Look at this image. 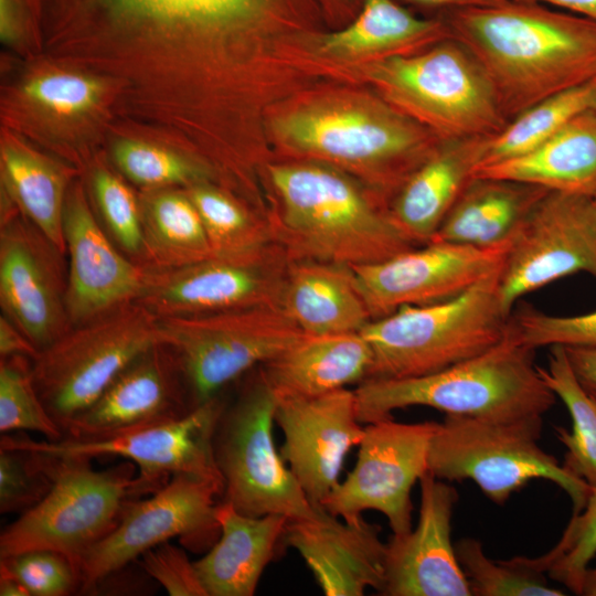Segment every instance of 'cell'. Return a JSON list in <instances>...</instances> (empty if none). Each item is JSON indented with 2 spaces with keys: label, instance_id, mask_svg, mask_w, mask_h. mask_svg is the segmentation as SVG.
Segmentation results:
<instances>
[{
  "label": "cell",
  "instance_id": "cell-1",
  "mask_svg": "<svg viewBox=\"0 0 596 596\" xmlns=\"http://www.w3.org/2000/svg\"><path fill=\"white\" fill-rule=\"evenodd\" d=\"M438 18L480 63L508 121L596 78V22L585 17L501 0Z\"/></svg>",
  "mask_w": 596,
  "mask_h": 596
},
{
  "label": "cell",
  "instance_id": "cell-2",
  "mask_svg": "<svg viewBox=\"0 0 596 596\" xmlns=\"http://www.w3.org/2000/svg\"><path fill=\"white\" fill-rule=\"evenodd\" d=\"M276 199L266 215L274 243L291 259L350 267L374 264L415 246L380 202L345 173L317 163L267 166Z\"/></svg>",
  "mask_w": 596,
  "mask_h": 596
},
{
  "label": "cell",
  "instance_id": "cell-3",
  "mask_svg": "<svg viewBox=\"0 0 596 596\" xmlns=\"http://www.w3.org/2000/svg\"><path fill=\"white\" fill-rule=\"evenodd\" d=\"M535 350L510 331L488 351L445 370L406 379H370L354 390L362 424L396 409L426 406L485 419L543 416L556 402L534 362Z\"/></svg>",
  "mask_w": 596,
  "mask_h": 596
},
{
  "label": "cell",
  "instance_id": "cell-4",
  "mask_svg": "<svg viewBox=\"0 0 596 596\" xmlns=\"http://www.w3.org/2000/svg\"><path fill=\"white\" fill-rule=\"evenodd\" d=\"M500 270L454 298L403 306L371 320L360 331L373 356L366 380L435 373L498 344L510 318L499 292Z\"/></svg>",
  "mask_w": 596,
  "mask_h": 596
},
{
  "label": "cell",
  "instance_id": "cell-5",
  "mask_svg": "<svg viewBox=\"0 0 596 596\" xmlns=\"http://www.w3.org/2000/svg\"><path fill=\"white\" fill-rule=\"evenodd\" d=\"M39 454L52 486L38 504L2 530L0 557L51 550L67 556L81 573L87 552L117 526L127 504L145 494L137 467L124 460L96 470L86 457Z\"/></svg>",
  "mask_w": 596,
  "mask_h": 596
},
{
  "label": "cell",
  "instance_id": "cell-6",
  "mask_svg": "<svg viewBox=\"0 0 596 596\" xmlns=\"http://www.w3.org/2000/svg\"><path fill=\"white\" fill-rule=\"evenodd\" d=\"M542 427L541 415L513 419L445 415L430 443L428 471L445 481L471 480L498 505L531 480H549L567 493L576 514L584 509L590 486L540 446Z\"/></svg>",
  "mask_w": 596,
  "mask_h": 596
},
{
  "label": "cell",
  "instance_id": "cell-7",
  "mask_svg": "<svg viewBox=\"0 0 596 596\" xmlns=\"http://www.w3.org/2000/svg\"><path fill=\"white\" fill-rule=\"evenodd\" d=\"M159 343L158 316L132 301L71 327L41 350L32 360L33 381L65 433L129 363Z\"/></svg>",
  "mask_w": 596,
  "mask_h": 596
},
{
  "label": "cell",
  "instance_id": "cell-8",
  "mask_svg": "<svg viewBox=\"0 0 596 596\" xmlns=\"http://www.w3.org/2000/svg\"><path fill=\"white\" fill-rule=\"evenodd\" d=\"M277 397L258 370L234 402L225 401L212 449L223 481L220 501L249 517L309 518L313 505L274 440Z\"/></svg>",
  "mask_w": 596,
  "mask_h": 596
},
{
  "label": "cell",
  "instance_id": "cell-9",
  "mask_svg": "<svg viewBox=\"0 0 596 596\" xmlns=\"http://www.w3.org/2000/svg\"><path fill=\"white\" fill-rule=\"evenodd\" d=\"M373 75L441 140L492 136L508 124L480 63L454 38L421 53L385 57Z\"/></svg>",
  "mask_w": 596,
  "mask_h": 596
},
{
  "label": "cell",
  "instance_id": "cell-10",
  "mask_svg": "<svg viewBox=\"0 0 596 596\" xmlns=\"http://www.w3.org/2000/svg\"><path fill=\"white\" fill-rule=\"evenodd\" d=\"M158 330L179 359L194 407L308 336L275 306L158 317Z\"/></svg>",
  "mask_w": 596,
  "mask_h": 596
},
{
  "label": "cell",
  "instance_id": "cell-11",
  "mask_svg": "<svg viewBox=\"0 0 596 596\" xmlns=\"http://www.w3.org/2000/svg\"><path fill=\"white\" fill-rule=\"evenodd\" d=\"M279 127L290 146L361 170L391 200L441 140L382 107L304 110Z\"/></svg>",
  "mask_w": 596,
  "mask_h": 596
},
{
  "label": "cell",
  "instance_id": "cell-12",
  "mask_svg": "<svg viewBox=\"0 0 596 596\" xmlns=\"http://www.w3.org/2000/svg\"><path fill=\"white\" fill-rule=\"evenodd\" d=\"M222 492L219 480L179 473L148 498L130 501L117 526L83 557L79 592H94L108 576L173 538L195 553L211 549L221 534L216 508Z\"/></svg>",
  "mask_w": 596,
  "mask_h": 596
},
{
  "label": "cell",
  "instance_id": "cell-13",
  "mask_svg": "<svg viewBox=\"0 0 596 596\" xmlns=\"http://www.w3.org/2000/svg\"><path fill=\"white\" fill-rule=\"evenodd\" d=\"M221 394L183 417L104 438L39 441L9 433L1 434L0 446L58 457L123 458L137 467L145 494L156 492L179 473L206 477L223 483L212 449L214 427L225 404Z\"/></svg>",
  "mask_w": 596,
  "mask_h": 596
},
{
  "label": "cell",
  "instance_id": "cell-14",
  "mask_svg": "<svg viewBox=\"0 0 596 596\" xmlns=\"http://www.w3.org/2000/svg\"><path fill=\"white\" fill-rule=\"evenodd\" d=\"M291 258L276 243L175 268L145 266L136 302L158 317L280 307Z\"/></svg>",
  "mask_w": 596,
  "mask_h": 596
},
{
  "label": "cell",
  "instance_id": "cell-15",
  "mask_svg": "<svg viewBox=\"0 0 596 596\" xmlns=\"http://www.w3.org/2000/svg\"><path fill=\"white\" fill-rule=\"evenodd\" d=\"M437 422L401 423L393 417L364 425L353 469L321 505L355 522L365 510L382 513L393 534L412 530L411 492L428 472V456Z\"/></svg>",
  "mask_w": 596,
  "mask_h": 596
},
{
  "label": "cell",
  "instance_id": "cell-16",
  "mask_svg": "<svg viewBox=\"0 0 596 596\" xmlns=\"http://www.w3.org/2000/svg\"><path fill=\"white\" fill-rule=\"evenodd\" d=\"M596 277L593 198L550 191L512 241L499 275L505 312L524 295L568 275Z\"/></svg>",
  "mask_w": 596,
  "mask_h": 596
},
{
  "label": "cell",
  "instance_id": "cell-17",
  "mask_svg": "<svg viewBox=\"0 0 596 596\" xmlns=\"http://www.w3.org/2000/svg\"><path fill=\"white\" fill-rule=\"evenodd\" d=\"M510 245L477 247L430 241L351 268L374 320L403 306L435 304L462 294L502 267Z\"/></svg>",
  "mask_w": 596,
  "mask_h": 596
},
{
  "label": "cell",
  "instance_id": "cell-18",
  "mask_svg": "<svg viewBox=\"0 0 596 596\" xmlns=\"http://www.w3.org/2000/svg\"><path fill=\"white\" fill-rule=\"evenodd\" d=\"M65 255L29 220L14 217L0 228L2 315L39 349L71 327L66 309Z\"/></svg>",
  "mask_w": 596,
  "mask_h": 596
},
{
  "label": "cell",
  "instance_id": "cell-19",
  "mask_svg": "<svg viewBox=\"0 0 596 596\" xmlns=\"http://www.w3.org/2000/svg\"><path fill=\"white\" fill-rule=\"evenodd\" d=\"M274 417L284 434L283 460L309 501L321 505L339 482L347 454L364 435L354 390L277 397Z\"/></svg>",
  "mask_w": 596,
  "mask_h": 596
},
{
  "label": "cell",
  "instance_id": "cell-20",
  "mask_svg": "<svg viewBox=\"0 0 596 596\" xmlns=\"http://www.w3.org/2000/svg\"><path fill=\"white\" fill-rule=\"evenodd\" d=\"M415 529L393 534L386 543L385 596H471L451 541L456 488L429 471L421 480Z\"/></svg>",
  "mask_w": 596,
  "mask_h": 596
},
{
  "label": "cell",
  "instance_id": "cell-21",
  "mask_svg": "<svg viewBox=\"0 0 596 596\" xmlns=\"http://www.w3.org/2000/svg\"><path fill=\"white\" fill-rule=\"evenodd\" d=\"M194 408L177 354L159 343L129 363L71 422L64 438H104L177 419Z\"/></svg>",
  "mask_w": 596,
  "mask_h": 596
},
{
  "label": "cell",
  "instance_id": "cell-22",
  "mask_svg": "<svg viewBox=\"0 0 596 596\" xmlns=\"http://www.w3.org/2000/svg\"><path fill=\"white\" fill-rule=\"evenodd\" d=\"M63 236L68 256L65 300L72 327L136 301L145 266L115 245L81 188L66 199Z\"/></svg>",
  "mask_w": 596,
  "mask_h": 596
},
{
  "label": "cell",
  "instance_id": "cell-23",
  "mask_svg": "<svg viewBox=\"0 0 596 596\" xmlns=\"http://www.w3.org/2000/svg\"><path fill=\"white\" fill-rule=\"evenodd\" d=\"M381 526L316 505L312 517L288 520L281 545L296 550L326 596H362L384 586L386 543Z\"/></svg>",
  "mask_w": 596,
  "mask_h": 596
},
{
  "label": "cell",
  "instance_id": "cell-24",
  "mask_svg": "<svg viewBox=\"0 0 596 596\" xmlns=\"http://www.w3.org/2000/svg\"><path fill=\"white\" fill-rule=\"evenodd\" d=\"M487 137L440 140L393 196L391 216L415 244L428 243L434 237L471 180Z\"/></svg>",
  "mask_w": 596,
  "mask_h": 596
},
{
  "label": "cell",
  "instance_id": "cell-25",
  "mask_svg": "<svg viewBox=\"0 0 596 596\" xmlns=\"http://www.w3.org/2000/svg\"><path fill=\"white\" fill-rule=\"evenodd\" d=\"M221 534L194 567L206 596H253L275 556L288 518L249 517L219 501Z\"/></svg>",
  "mask_w": 596,
  "mask_h": 596
},
{
  "label": "cell",
  "instance_id": "cell-26",
  "mask_svg": "<svg viewBox=\"0 0 596 596\" xmlns=\"http://www.w3.org/2000/svg\"><path fill=\"white\" fill-rule=\"evenodd\" d=\"M372 359L361 332L308 334L258 368L276 397H312L365 381Z\"/></svg>",
  "mask_w": 596,
  "mask_h": 596
},
{
  "label": "cell",
  "instance_id": "cell-27",
  "mask_svg": "<svg viewBox=\"0 0 596 596\" xmlns=\"http://www.w3.org/2000/svg\"><path fill=\"white\" fill-rule=\"evenodd\" d=\"M120 24L240 32L291 19L302 0H85Z\"/></svg>",
  "mask_w": 596,
  "mask_h": 596
},
{
  "label": "cell",
  "instance_id": "cell-28",
  "mask_svg": "<svg viewBox=\"0 0 596 596\" xmlns=\"http://www.w3.org/2000/svg\"><path fill=\"white\" fill-rule=\"evenodd\" d=\"M549 192L541 185L521 181L472 177L430 241L477 247L508 246Z\"/></svg>",
  "mask_w": 596,
  "mask_h": 596
},
{
  "label": "cell",
  "instance_id": "cell-29",
  "mask_svg": "<svg viewBox=\"0 0 596 596\" xmlns=\"http://www.w3.org/2000/svg\"><path fill=\"white\" fill-rule=\"evenodd\" d=\"M280 307L308 334L360 332L371 320L350 266L291 259Z\"/></svg>",
  "mask_w": 596,
  "mask_h": 596
},
{
  "label": "cell",
  "instance_id": "cell-30",
  "mask_svg": "<svg viewBox=\"0 0 596 596\" xmlns=\"http://www.w3.org/2000/svg\"><path fill=\"white\" fill-rule=\"evenodd\" d=\"M472 177L509 179L550 191L596 196V111L588 108L577 114L538 148L477 168Z\"/></svg>",
  "mask_w": 596,
  "mask_h": 596
},
{
  "label": "cell",
  "instance_id": "cell-31",
  "mask_svg": "<svg viewBox=\"0 0 596 596\" xmlns=\"http://www.w3.org/2000/svg\"><path fill=\"white\" fill-rule=\"evenodd\" d=\"M453 38L438 17L415 15L397 0H362L359 12L343 28L319 39L320 47L334 54L387 53L432 45Z\"/></svg>",
  "mask_w": 596,
  "mask_h": 596
},
{
  "label": "cell",
  "instance_id": "cell-32",
  "mask_svg": "<svg viewBox=\"0 0 596 596\" xmlns=\"http://www.w3.org/2000/svg\"><path fill=\"white\" fill-rule=\"evenodd\" d=\"M139 203L143 266L175 268L214 256L202 219L188 193L155 189Z\"/></svg>",
  "mask_w": 596,
  "mask_h": 596
},
{
  "label": "cell",
  "instance_id": "cell-33",
  "mask_svg": "<svg viewBox=\"0 0 596 596\" xmlns=\"http://www.w3.org/2000/svg\"><path fill=\"white\" fill-rule=\"evenodd\" d=\"M6 192L29 220L64 255L63 216L68 175L49 160L20 147L2 150Z\"/></svg>",
  "mask_w": 596,
  "mask_h": 596
},
{
  "label": "cell",
  "instance_id": "cell-34",
  "mask_svg": "<svg viewBox=\"0 0 596 596\" xmlns=\"http://www.w3.org/2000/svg\"><path fill=\"white\" fill-rule=\"evenodd\" d=\"M549 364L540 373L568 411L572 428L555 427L566 448L562 466L572 476L596 487V400L578 384L562 345L550 347Z\"/></svg>",
  "mask_w": 596,
  "mask_h": 596
},
{
  "label": "cell",
  "instance_id": "cell-35",
  "mask_svg": "<svg viewBox=\"0 0 596 596\" xmlns=\"http://www.w3.org/2000/svg\"><path fill=\"white\" fill-rule=\"evenodd\" d=\"M593 85L594 79L553 95L510 119L499 132L486 138L477 168L520 157L538 148L571 118L590 108Z\"/></svg>",
  "mask_w": 596,
  "mask_h": 596
},
{
  "label": "cell",
  "instance_id": "cell-36",
  "mask_svg": "<svg viewBox=\"0 0 596 596\" xmlns=\"http://www.w3.org/2000/svg\"><path fill=\"white\" fill-rule=\"evenodd\" d=\"M456 555L469 583L471 596H564L547 582V575L534 568L525 556L490 560L482 543L462 538L455 543Z\"/></svg>",
  "mask_w": 596,
  "mask_h": 596
},
{
  "label": "cell",
  "instance_id": "cell-37",
  "mask_svg": "<svg viewBox=\"0 0 596 596\" xmlns=\"http://www.w3.org/2000/svg\"><path fill=\"white\" fill-rule=\"evenodd\" d=\"M204 224L214 255H234L274 243L267 220L249 213L227 193L205 183L187 192Z\"/></svg>",
  "mask_w": 596,
  "mask_h": 596
},
{
  "label": "cell",
  "instance_id": "cell-38",
  "mask_svg": "<svg viewBox=\"0 0 596 596\" xmlns=\"http://www.w3.org/2000/svg\"><path fill=\"white\" fill-rule=\"evenodd\" d=\"M36 432L57 441L64 433L43 404L32 376V360L10 355L0 360V432Z\"/></svg>",
  "mask_w": 596,
  "mask_h": 596
},
{
  "label": "cell",
  "instance_id": "cell-39",
  "mask_svg": "<svg viewBox=\"0 0 596 596\" xmlns=\"http://www.w3.org/2000/svg\"><path fill=\"white\" fill-rule=\"evenodd\" d=\"M596 556V487H590L584 509L572 514L558 542L545 554L526 557L536 570L581 595L589 563Z\"/></svg>",
  "mask_w": 596,
  "mask_h": 596
},
{
  "label": "cell",
  "instance_id": "cell-40",
  "mask_svg": "<svg viewBox=\"0 0 596 596\" xmlns=\"http://www.w3.org/2000/svg\"><path fill=\"white\" fill-rule=\"evenodd\" d=\"M91 188L104 223L103 228L124 254L142 265L140 203L132 191L103 167L92 171Z\"/></svg>",
  "mask_w": 596,
  "mask_h": 596
},
{
  "label": "cell",
  "instance_id": "cell-41",
  "mask_svg": "<svg viewBox=\"0 0 596 596\" xmlns=\"http://www.w3.org/2000/svg\"><path fill=\"white\" fill-rule=\"evenodd\" d=\"M118 169L132 182L148 189L200 183L205 172L192 161L167 149L134 140L114 147Z\"/></svg>",
  "mask_w": 596,
  "mask_h": 596
},
{
  "label": "cell",
  "instance_id": "cell-42",
  "mask_svg": "<svg viewBox=\"0 0 596 596\" xmlns=\"http://www.w3.org/2000/svg\"><path fill=\"white\" fill-rule=\"evenodd\" d=\"M509 329L521 343L534 350L553 345L596 348V310L553 316L524 306L511 313Z\"/></svg>",
  "mask_w": 596,
  "mask_h": 596
},
{
  "label": "cell",
  "instance_id": "cell-43",
  "mask_svg": "<svg viewBox=\"0 0 596 596\" xmlns=\"http://www.w3.org/2000/svg\"><path fill=\"white\" fill-rule=\"evenodd\" d=\"M51 486L52 477L41 454L0 446V513L28 511Z\"/></svg>",
  "mask_w": 596,
  "mask_h": 596
},
{
  "label": "cell",
  "instance_id": "cell-44",
  "mask_svg": "<svg viewBox=\"0 0 596 596\" xmlns=\"http://www.w3.org/2000/svg\"><path fill=\"white\" fill-rule=\"evenodd\" d=\"M0 574L18 579L31 596H66L81 588V573L64 554L31 550L0 557Z\"/></svg>",
  "mask_w": 596,
  "mask_h": 596
},
{
  "label": "cell",
  "instance_id": "cell-45",
  "mask_svg": "<svg viewBox=\"0 0 596 596\" xmlns=\"http://www.w3.org/2000/svg\"><path fill=\"white\" fill-rule=\"evenodd\" d=\"M23 91L30 99L56 114L76 115L95 106L102 87L86 76L51 73L31 79Z\"/></svg>",
  "mask_w": 596,
  "mask_h": 596
},
{
  "label": "cell",
  "instance_id": "cell-46",
  "mask_svg": "<svg viewBox=\"0 0 596 596\" xmlns=\"http://www.w3.org/2000/svg\"><path fill=\"white\" fill-rule=\"evenodd\" d=\"M138 565L170 596H206L194 562L190 561L182 547L169 541L146 551L139 557Z\"/></svg>",
  "mask_w": 596,
  "mask_h": 596
},
{
  "label": "cell",
  "instance_id": "cell-47",
  "mask_svg": "<svg viewBox=\"0 0 596 596\" xmlns=\"http://www.w3.org/2000/svg\"><path fill=\"white\" fill-rule=\"evenodd\" d=\"M582 389L596 400V348L563 347Z\"/></svg>",
  "mask_w": 596,
  "mask_h": 596
},
{
  "label": "cell",
  "instance_id": "cell-48",
  "mask_svg": "<svg viewBox=\"0 0 596 596\" xmlns=\"http://www.w3.org/2000/svg\"><path fill=\"white\" fill-rule=\"evenodd\" d=\"M39 349L6 316H0V355H23L31 360L39 354Z\"/></svg>",
  "mask_w": 596,
  "mask_h": 596
},
{
  "label": "cell",
  "instance_id": "cell-49",
  "mask_svg": "<svg viewBox=\"0 0 596 596\" xmlns=\"http://www.w3.org/2000/svg\"><path fill=\"white\" fill-rule=\"evenodd\" d=\"M425 10L437 11L440 15L447 11L470 7H480L499 2L501 0H402Z\"/></svg>",
  "mask_w": 596,
  "mask_h": 596
},
{
  "label": "cell",
  "instance_id": "cell-50",
  "mask_svg": "<svg viewBox=\"0 0 596 596\" xmlns=\"http://www.w3.org/2000/svg\"><path fill=\"white\" fill-rule=\"evenodd\" d=\"M552 4L596 22V0H521Z\"/></svg>",
  "mask_w": 596,
  "mask_h": 596
},
{
  "label": "cell",
  "instance_id": "cell-51",
  "mask_svg": "<svg viewBox=\"0 0 596 596\" xmlns=\"http://www.w3.org/2000/svg\"><path fill=\"white\" fill-rule=\"evenodd\" d=\"M0 596H31L29 590L15 578L0 574Z\"/></svg>",
  "mask_w": 596,
  "mask_h": 596
},
{
  "label": "cell",
  "instance_id": "cell-52",
  "mask_svg": "<svg viewBox=\"0 0 596 596\" xmlns=\"http://www.w3.org/2000/svg\"><path fill=\"white\" fill-rule=\"evenodd\" d=\"M581 595L583 596H596V567L588 568L582 586Z\"/></svg>",
  "mask_w": 596,
  "mask_h": 596
},
{
  "label": "cell",
  "instance_id": "cell-53",
  "mask_svg": "<svg viewBox=\"0 0 596 596\" xmlns=\"http://www.w3.org/2000/svg\"><path fill=\"white\" fill-rule=\"evenodd\" d=\"M331 2L332 8L341 9V10H352L356 7V3L359 0H328ZM362 2V1H359Z\"/></svg>",
  "mask_w": 596,
  "mask_h": 596
},
{
  "label": "cell",
  "instance_id": "cell-54",
  "mask_svg": "<svg viewBox=\"0 0 596 596\" xmlns=\"http://www.w3.org/2000/svg\"><path fill=\"white\" fill-rule=\"evenodd\" d=\"M590 109L596 111V78L594 79Z\"/></svg>",
  "mask_w": 596,
  "mask_h": 596
},
{
  "label": "cell",
  "instance_id": "cell-55",
  "mask_svg": "<svg viewBox=\"0 0 596 596\" xmlns=\"http://www.w3.org/2000/svg\"><path fill=\"white\" fill-rule=\"evenodd\" d=\"M593 203H594L595 209H596V196L593 198Z\"/></svg>",
  "mask_w": 596,
  "mask_h": 596
}]
</instances>
